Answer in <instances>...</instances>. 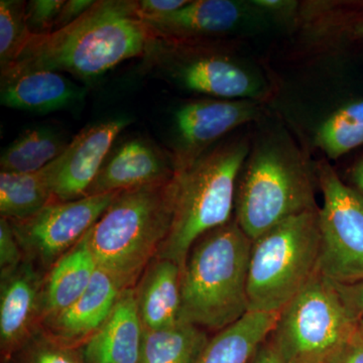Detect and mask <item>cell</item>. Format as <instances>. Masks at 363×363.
<instances>
[{
    "mask_svg": "<svg viewBox=\"0 0 363 363\" xmlns=\"http://www.w3.org/2000/svg\"><path fill=\"white\" fill-rule=\"evenodd\" d=\"M155 42L136 1L99 0L65 28L33 35L1 78L45 70L89 82L124 61L149 54Z\"/></svg>",
    "mask_w": 363,
    "mask_h": 363,
    "instance_id": "6da1fadb",
    "label": "cell"
},
{
    "mask_svg": "<svg viewBox=\"0 0 363 363\" xmlns=\"http://www.w3.org/2000/svg\"><path fill=\"white\" fill-rule=\"evenodd\" d=\"M315 175L288 133L259 136L236 184L234 217L243 233L253 241L290 217L319 209Z\"/></svg>",
    "mask_w": 363,
    "mask_h": 363,
    "instance_id": "7a4b0ae2",
    "label": "cell"
},
{
    "mask_svg": "<svg viewBox=\"0 0 363 363\" xmlns=\"http://www.w3.org/2000/svg\"><path fill=\"white\" fill-rule=\"evenodd\" d=\"M252 247L235 217L196 241L181 272V322L219 332L247 314Z\"/></svg>",
    "mask_w": 363,
    "mask_h": 363,
    "instance_id": "3957f363",
    "label": "cell"
},
{
    "mask_svg": "<svg viewBox=\"0 0 363 363\" xmlns=\"http://www.w3.org/2000/svg\"><path fill=\"white\" fill-rule=\"evenodd\" d=\"M179 174L162 183L117 193L87 233L98 267L133 288L156 259L171 229Z\"/></svg>",
    "mask_w": 363,
    "mask_h": 363,
    "instance_id": "277c9868",
    "label": "cell"
},
{
    "mask_svg": "<svg viewBox=\"0 0 363 363\" xmlns=\"http://www.w3.org/2000/svg\"><path fill=\"white\" fill-rule=\"evenodd\" d=\"M250 147L247 138H233L178 171L173 221L157 259L173 260L183 269L196 241L233 218L236 184Z\"/></svg>",
    "mask_w": 363,
    "mask_h": 363,
    "instance_id": "5b68a950",
    "label": "cell"
},
{
    "mask_svg": "<svg viewBox=\"0 0 363 363\" xmlns=\"http://www.w3.org/2000/svg\"><path fill=\"white\" fill-rule=\"evenodd\" d=\"M319 209L290 217L252 241L248 312L279 313L319 271Z\"/></svg>",
    "mask_w": 363,
    "mask_h": 363,
    "instance_id": "8992f818",
    "label": "cell"
},
{
    "mask_svg": "<svg viewBox=\"0 0 363 363\" xmlns=\"http://www.w3.org/2000/svg\"><path fill=\"white\" fill-rule=\"evenodd\" d=\"M358 325L336 283L318 272L279 312L272 344L285 363H324Z\"/></svg>",
    "mask_w": 363,
    "mask_h": 363,
    "instance_id": "52a82bcc",
    "label": "cell"
},
{
    "mask_svg": "<svg viewBox=\"0 0 363 363\" xmlns=\"http://www.w3.org/2000/svg\"><path fill=\"white\" fill-rule=\"evenodd\" d=\"M323 205L319 208V271L341 285L363 281V196L345 185L330 164L318 162Z\"/></svg>",
    "mask_w": 363,
    "mask_h": 363,
    "instance_id": "ba28073f",
    "label": "cell"
},
{
    "mask_svg": "<svg viewBox=\"0 0 363 363\" xmlns=\"http://www.w3.org/2000/svg\"><path fill=\"white\" fill-rule=\"evenodd\" d=\"M117 193L87 196L74 201H52L30 218L9 220L26 259L49 271L95 225Z\"/></svg>",
    "mask_w": 363,
    "mask_h": 363,
    "instance_id": "9c48e42d",
    "label": "cell"
},
{
    "mask_svg": "<svg viewBox=\"0 0 363 363\" xmlns=\"http://www.w3.org/2000/svg\"><path fill=\"white\" fill-rule=\"evenodd\" d=\"M259 107L253 100H198L177 111V143L173 154L177 171H184L215 142L242 124L255 121Z\"/></svg>",
    "mask_w": 363,
    "mask_h": 363,
    "instance_id": "30bf717a",
    "label": "cell"
},
{
    "mask_svg": "<svg viewBox=\"0 0 363 363\" xmlns=\"http://www.w3.org/2000/svg\"><path fill=\"white\" fill-rule=\"evenodd\" d=\"M173 154L142 136L112 147L87 196L117 193L162 183L176 175Z\"/></svg>",
    "mask_w": 363,
    "mask_h": 363,
    "instance_id": "8fae6325",
    "label": "cell"
},
{
    "mask_svg": "<svg viewBox=\"0 0 363 363\" xmlns=\"http://www.w3.org/2000/svg\"><path fill=\"white\" fill-rule=\"evenodd\" d=\"M40 272L26 259L18 269L0 276V346L6 359L42 327L45 276Z\"/></svg>",
    "mask_w": 363,
    "mask_h": 363,
    "instance_id": "7c38bea8",
    "label": "cell"
},
{
    "mask_svg": "<svg viewBox=\"0 0 363 363\" xmlns=\"http://www.w3.org/2000/svg\"><path fill=\"white\" fill-rule=\"evenodd\" d=\"M130 123L128 117L109 119L87 126L71 140L55 181L54 201L87 197L117 136Z\"/></svg>",
    "mask_w": 363,
    "mask_h": 363,
    "instance_id": "4fadbf2b",
    "label": "cell"
},
{
    "mask_svg": "<svg viewBox=\"0 0 363 363\" xmlns=\"http://www.w3.org/2000/svg\"><path fill=\"white\" fill-rule=\"evenodd\" d=\"M125 289L114 274L98 267L84 294L69 309L44 322L42 327L67 346H82L104 323Z\"/></svg>",
    "mask_w": 363,
    "mask_h": 363,
    "instance_id": "5bb4252c",
    "label": "cell"
},
{
    "mask_svg": "<svg viewBox=\"0 0 363 363\" xmlns=\"http://www.w3.org/2000/svg\"><path fill=\"white\" fill-rule=\"evenodd\" d=\"M143 332L135 286L125 289L104 323L83 344V363H138Z\"/></svg>",
    "mask_w": 363,
    "mask_h": 363,
    "instance_id": "9a60e30c",
    "label": "cell"
},
{
    "mask_svg": "<svg viewBox=\"0 0 363 363\" xmlns=\"http://www.w3.org/2000/svg\"><path fill=\"white\" fill-rule=\"evenodd\" d=\"M242 13V6L236 1L197 0L166 16L143 21L156 40L177 45L229 32L240 23Z\"/></svg>",
    "mask_w": 363,
    "mask_h": 363,
    "instance_id": "2e32d148",
    "label": "cell"
},
{
    "mask_svg": "<svg viewBox=\"0 0 363 363\" xmlns=\"http://www.w3.org/2000/svg\"><path fill=\"white\" fill-rule=\"evenodd\" d=\"M86 93L85 87L59 72L30 71L1 78L0 101L9 108L47 114L72 108Z\"/></svg>",
    "mask_w": 363,
    "mask_h": 363,
    "instance_id": "e0dca14e",
    "label": "cell"
},
{
    "mask_svg": "<svg viewBox=\"0 0 363 363\" xmlns=\"http://www.w3.org/2000/svg\"><path fill=\"white\" fill-rule=\"evenodd\" d=\"M161 62L167 63L171 77L189 90L228 100L259 96L260 85L257 79L225 57L208 55L175 64Z\"/></svg>",
    "mask_w": 363,
    "mask_h": 363,
    "instance_id": "ac0fdd59",
    "label": "cell"
},
{
    "mask_svg": "<svg viewBox=\"0 0 363 363\" xmlns=\"http://www.w3.org/2000/svg\"><path fill=\"white\" fill-rule=\"evenodd\" d=\"M182 267L173 260L155 259L135 286L138 313L145 330L181 322Z\"/></svg>",
    "mask_w": 363,
    "mask_h": 363,
    "instance_id": "d6986e66",
    "label": "cell"
},
{
    "mask_svg": "<svg viewBox=\"0 0 363 363\" xmlns=\"http://www.w3.org/2000/svg\"><path fill=\"white\" fill-rule=\"evenodd\" d=\"M98 264L87 233L47 271L43 286V322L71 307L89 286Z\"/></svg>",
    "mask_w": 363,
    "mask_h": 363,
    "instance_id": "ffe728a7",
    "label": "cell"
},
{
    "mask_svg": "<svg viewBox=\"0 0 363 363\" xmlns=\"http://www.w3.org/2000/svg\"><path fill=\"white\" fill-rule=\"evenodd\" d=\"M66 152L51 164L33 173L0 172V213L9 221H20L37 214L54 201L55 181Z\"/></svg>",
    "mask_w": 363,
    "mask_h": 363,
    "instance_id": "44dd1931",
    "label": "cell"
},
{
    "mask_svg": "<svg viewBox=\"0 0 363 363\" xmlns=\"http://www.w3.org/2000/svg\"><path fill=\"white\" fill-rule=\"evenodd\" d=\"M279 313L247 312L209 339L196 363H250L271 335Z\"/></svg>",
    "mask_w": 363,
    "mask_h": 363,
    "instance_id": "7402d4cb",
    "label": "cell"
},
{
    "mask_svg": "<svg viewBox=\"0 0 363 363\" xmlns=\"http://www.w3.org/2000/svg\"><path fill=\"white\" fill-rule=\"evenodd\" d=\"M71 140L52 126H37L21 133L0 157L6 173L26 174L40 171L64 154Z\"/></svg>",
    "mask_w": 363,
    "mask_h": 363,
    "instance_id": "603a6c76",
    "label": "cell"
},
{
    "mask_svg": "<svg viewBox=\"0 0 363 363\" xmlns=\"http://www.w3.org/2000/svg\"><path fill=\"white\" fill-rule=\"evenodd\" d=\"M209 341L204 329L179 322L143 332L138 363H196Z\"/></svg>",
    "mask_w": 363,
    "mask_h": 363,
    "instance_id": "cb8c5ba5",
    "label": "cell"
},
{
    "mask_svg": "<svg viewBox=\"0 0 363 363\" xmlns=\"http://www.w3.org/2000/svg\"><path fill=\"white\" fill-rule=\"evenodd\" d=\"M315 143L329 159L336 160L363 145V100L351 102L325 119Z\"/></svg>",
    "mask_w": 363,
    "mask_h": 363,
    "instance_id": "d4e9b609",
    "label": "cell"
},
{
    "mask_svg": "<svg viewBox=\"0 0 363 363\" xmlns=\"http://www.w3.org/2000/svg\"><path fill=\"white\" fill-rule=\"evenodd\" d=\"M26 21V2L0 1V67L6 70L16 61L32 38Z\"/></svg>",
    "mask_w": 363,
    "mask_h": 363,
    "instance_id": "484cf974",
    "label": "cell"
},
{
    "mask_svg": "<svg viewBox=\"0 0 363 363\" xmlns=\"http://www.w3.org/2000/svg\"><path fill=\"white\" fill-rule=\"evenodd\" d=\"M6 360L9 363H83L76 348L56 340L43 327Z\"/></svg>",
    "mask_w": 363,
    "mask_h": 363,
    "instance_id": "4316f807",
    "label": "cell"
},
{
    "mask_svg": "<svg viewBox=\"0 0 363 363\" xmlns=\"http://www.w3.org/2000/svg\"><path fill=\"white\" fill-rule=\"evenodd\" d=\"M64 4V0H32L26 2V21L32 35H49L54 32Z\"/></svg>",
    "mask_w": 363,
    "mask_h": 363,
    "instance_id": "83f0119b",
    "label": "cell"
},
{
    "mask_svg": "<svg viewBox=\"0 0 363 363\" xmlns=\"http://www.w3.org/2000/svg\"><path fill=\"white\" fill-rule=\"evenodd\" d=\"M26 259L20 242L13 233L11 222L0 219V276L9 274Z\"/></svg>",
    "mask_w": 363,
    "mask_h": 363,
    "instance_id": "f1b7e54d",
    "label": "cell"
},
{
    "mask_svg": "<svg viewBox=\"0 0 363 363\" xmlns=\"http://www.w3.org/2000/svg\"><path fill=\"white\" fill-rule=\"evenodd\" d=\"M324 363H363V334L359 325Z\"/></svg>",
    "mask_w": 363,
    "mask_h": 363,
    "instance_id": "f546056e",
    "label": "cell"
},
{
    "mask_svg": "<svg viewBox=\"0 0 363 363\" xmlns=\"http://www.w3.org/2000/svg\"><path fill=\"white\" fill-rule=\"evenodd\" d=\"M188 0H138V13L143 20L159 18L178 11L188 4Z\"/></svg>",
    "mask_w": 363,
    "mask_h": 363,
    "instance_id": "4dcf8cb0",
    "label": "cell"
},
{
    "mask_svg": "<svg viewBox=\"0 0 363 363\" xmlns=\"http://www.w3.org/2000/svg\"><path fill=\"white\" fill-rule=\"evenodd\" d=\"M94 4L95 1H92V0H69V1H65L58 21H57L54 32L61 30V28H65V26L78 20Z\"/></svg>",
    "mask_w": 363,
    "mask_h": 363,
    "instance_id": "1f68e13d",
    "label": "cell"
},
{
    "mask_svg": "<svg viewBox=\"0 0 363 363\" xmlns=\"http://www.w3.org/2000/svg\"><path fill=\"white\" fill-rule=\"evenodd\" d=\"M344 302L355 313L359 319L363 318V281L352 285L336 283Z\"/></svg>",
    "mask_w": 363,
    "mask_h": 363,
    "instance_id": "d6a6232c",
    "label": "cell"
},
{
    "mask_svg": "<svg viewBox=\"0 0 363 363\" xmlns=\"http://www.w3.org/2000/svg\"><path fill=\"white\" fill-rule=\"evenodd\" d=\"M250 363H285L272 342L262 343Z\"/></svg>",
    "mask_w": 363,
    "mask_h": 363,
    "instance_id": "836d02e7",
    "label": "cell"
},
{
    "mask_svg": "<svg viewBox=\"0 0 363 363\" xmlns=\"http://www.w3.org/2000/svg\"><path fill=\"white\" fill-rule=\"evenodd\" d=\"M252 4L262 11L278 13H290L294 7L297 6L295 1H285V0H255Z\"/></svg>",
    "mask_w": 363,
    "mask_h": 363,
    "instance_id": "e575fe53",
    "label": "cell"
},
{
    "mask_svg": "<svg viewBox=\"0 0 363 363\" xmlns=\"http://www.w3.org/2000/svg\"><path fill=\"white\" fill-rule=\"evenodd\" d=\"M353 180L357 185L358 192L363 196V160L353 171Z\"/></svg>",
    "mask_w": 363,
    "mask_h": 363,
    "instance_id": "d590c367",
    "label": "cell"
},
{
    "mask_svg": "<svg viewBox=\"0 0 363 363\" xmlns=\"http://www.w3.org/2000/svg\"><path fill=\"white\" fill-rule=\"evenodd\" d=\"M355 33L358 37L362 38L363 39V21L360 23L359 25L357 26V28H355Z\"/></svg>",
    "mask_w": 363,
    "mask_h": 363,
    "instance_id": "8d00e7d4",
    "label": "cell"
},
{
    "mask_svg": "<svg viewBox=\"0 0 363 363\" xmlns=\"http://www.w3.org/2000/svg\"><path fill=\"white\" fill-rule=\"evenodd\" d=\"M359 328H360V330H362V334H363V318H362V319H359Z\"/></svg>",
    "mask_w": 363,
    "mask_h": 363,
    "instance_id": "74e56055",
    "label": "cell"
},
{
    "mask_svg": "<svg viewBox=\"0 0 363 363\" xmlns=\"http://www.w3.org/2000/svg\"><path fill=\"white\" fill-rule=\"evenodd\" d=\"M302 363H312V362H302Z\"/></svg>",
    "mask_w": 363,
    "mask_h": 363,
    "instance_id": "f35d334b",
    "label": "cell"
}]
</instances>
